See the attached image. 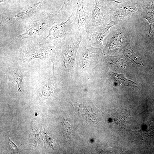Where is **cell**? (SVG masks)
<instances>
[{
  "label": "cell",
  "mask_w": 154,
  "mask_h": 154,
  "mask_svg": "<svg viewBox=\"0 0 154 154\" xmlns=\"http://www.w3.org/2000/svg\"><path fill=\"white\" fill-rule=\"evenodd\" d=\"M141 14L149 24L148 37L150 38L154 33V5L152 4L148 5L143 9Z\"/></svg>",
  "instance_id": "30bf717a"
},
{
  "label": "cell",
  "mask_w": 154,
  "mask_h": 154,
  "mask_svg": "<svg viewBox=\"0 0 154 154\" xmlns=\"http://www.w3.org/2000/svg\"><path fill=\"white\" fill-rule=\"evenodd\" d=\"M43 0H40L38 2L28 5L20 12L10 15L5 18L3 22L6 23L29 19L37 14V12L38 7Z\"/></svg>",
  "instance_id": "ba28073f"
},
{
  "label": "cell",
  "mask_w": 154,
  "mask_h": 154,
  "mask_svg": "<svg viewBox=\"0 0 154 154\" xmlns=\"http://www.w3.org/2000/svg\"><path fill=\"white\" fill-rule=\"evenodd\" d=\"M105 0H95L93 4L91 23L96 26L111 21V9L105 4Z\"/></svg>",
  "instance_id": "5b68a950"
},
{
  "label": "cell",
  "mask_w": 154,
  "mask_h": 154,
  "mask_svg": "<svg viewBox=\"0 0 154 154\" xmlns=\"http://www.w3.org/2000/svg\"><path fill=\"white\" fill-rule=\"evenodd\" d=\"M9 137H8L7 141V144L13 153H18L19 151L18 147H17L15 144L11 140Z\"/></svg>",
  "instance_id": "5bb4252c"
},
{
  "label": "cell",
  "mask_w": 154,
  "mask_h": 154,
  "mask_svg": "<svg viewBox=\"0 0 154 154\" xmlns=\"http://www.w3.org/2000/svg\"><path fill=\"white\" fill-rule=\"evenodd\" d=\"M117 4L111 9V21L116 20H123L129 18L132 13L137 10L133 0L124 3L115 1Z\"/></svg>",
  "instance_id": "8992f818"
},
{
  "label": "cell",
  "mask_w": 154,
  "mask_h": 154,
  "mask_svg": "<svg viewBox=\"0 0 154 154\" xmlns=\"http://www.w3.org/2000/svg\"><path fill=\"white\" fill-rule=\"evenodd\" d=\"M74 21V38L81 39L86 35L89 25L92 23L90 13L85 9L84 0H77Z\"/></svg>",
  "instance_id": "3957f363"
},
{
  "label": "cell",
  "mask_w": 154,
  "mask_h": 154,
  "mask_svg": "<svg viewBox=\"0 0 154 154\" xmlns=\"http://www.w3.org/2000/svg\"><path fill=\"white\" fill-rule=\"evenodd\" d=\"M65 15L58 12L56 14L44 12L37 14L29 19L25 30L18 36L19 39L35 38L47 35L53 25L62 22Z\"/></svg>",
  "instance_id": "6da1fadb"
},
{
  "label": "cell",
  "mask_w": 154,
  "mask_h": 154,
  "mask_svg": "<svg viewBox=\"0 0 154 154\" xmlns=\"http://www.w3.org/2000/svg\"><path fill=\"white\" fill-rule=\"evenodd\" d=\"M116 24L117 21H114L96 26H93L91 23L89 26L85 36L81 40L90 45L103 47L104 38L108 35L110 29Z\"/></svg>",
  "instance_id": "277c9868"
},
{
  "label": "cell",
  "mask_w": 154,
  "mask_h": 154,
  "mask_svg": "<svg viewBox=\"0 0 154 154\" xmlns=\"http://www.w3.org/2000/svg\"><path fill=\"white\" fill-rule=\"evenodd\" d=\"M52 46L41 44H37L31 46L26 52V56L31 60L35 58H42L51 51Z\"/></svg>",
  "instance_id": "9c48e42d"
},
{
  "label": "cell",
  "mask_w": 154,
  "mask_h": 154,
  "mask_svg": "<svg viewBox=\"0 0 154 154\" xmlns=\"http://www.w3.org/2000/svg\"><path fill=\"white\" fill-rule=\"evenodd\" d=\"M25 76L23 74L19 72H15L13 75V81L15 84L17 86L18 90L21 92L20 88V85L22 82L23 79Z\"/></svg>",
  "instance_id": "4fadbf2b"
},
{
  "label": "cell",
  "mask_w": 154,
  "mask_h": 154,
  "mask_svg": "<svg viewBox=\"0 0 154 154\" xmlns=\"http://www.w3.org/2000/svg\"><path fill=\"white\" fill-rule=\"evenodd\" d=\"M53 84L51 82L45 83L42 86L40 92L42 95L45 97H49L51 94L53 90Z\"/></svg>",
  "instance_id": "7c38bea8"
},
{
  "label": "cell",
  "mask_w": 154,
  "mask_h": 154,
  "mask_svg": "<svg viewBox=\"0 0 154 154\" xmlns=\"http://www.w3.org/2000/svg\"><path fill=\"white\" fill-rule=\"evenodd\" d=\"M110 74L113 79L119 84H122L127 86H135L137 84L125 77L122 74L115 73L110 71Z\"/></svg>",
  "instance_id": "8fae6325"
},
{
  "label": "cell",
  "mask_w": 154,
  "mask_h": 154,
  "mask_svg": "<svg viewBox=\"0 0 154 154\" xmlns=\"http://www.w3.org/2000/svg\"><path fill=\"white\" fill-rule=\"evenodd\" d=\"M74 37L71 36L61 42L62 46L60 49L64 60L65 66L72 65L75 59L76 54L81 39L75 45L73 42Z\"/></svg>",
  "instance_id": "52a82bcc"
},
{
  "label": "cell",
  "mask_w": 154,
  "mask_h": 154,
  "mask_svg": "<svg viewBox=\"0 0 154 154\" xmlns=\"http://www.w3.org/2000/svg\"><path fill=\"white\" fill-rule=\"evenodd\" d=\"M76 12L75 6L68 19L53 25L43 40L48 42L59 43L71 36L74 37V24Z\"/></svg>",
  "instance_id": "7a4b0ae2"
}]
</instances>
